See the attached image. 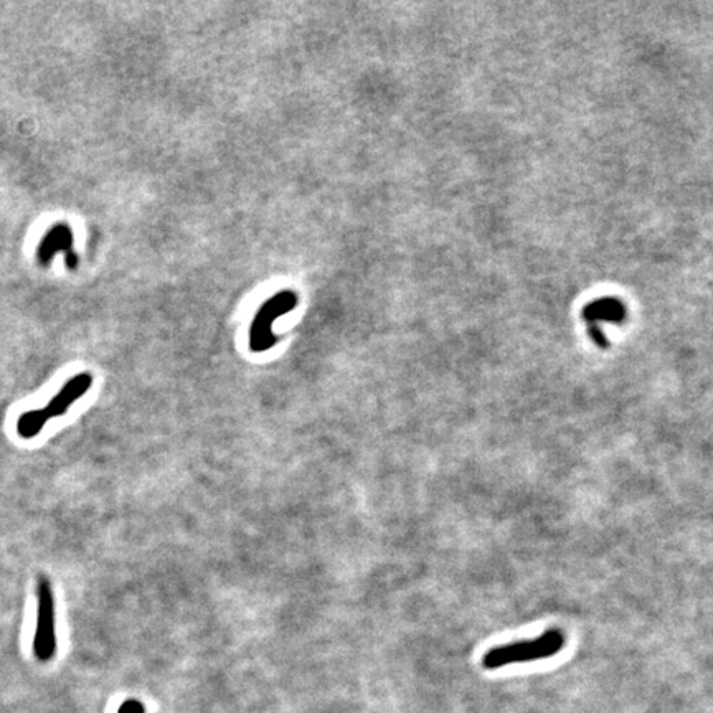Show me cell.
Returning a JSON list of instances; mask_svg holds the SVG:
<instances>
[{
  "instance_id": "6da1fadb",
  "label": "cell",
  "mask_w": 713,
  "mask_h": 713,
  "mask_svg": "<svg viewBox=\"0 0 713 713\" xmlns=\"http://www.w3.org/2000/svg\"><path fill=\"white\" fill-rule=\"evenodd\" d=\"M93 385V375L88 372L78 373L68 380L67 383L60 388V392L46 403L44 408L39 410L25 411L18 416L17 420V433L22 439H32L45 428V425L50 420L58 418V416L67 415L69 406L79 398L86 395V392Z\"/></svg>"
},
{
  "instance_id": "7a4b0ae2",
  "label": "cell",
  "mask_w": 713,
  "mask_h": 713,
  "mask_svg": "<svg viewBox=\"0 0 713 713\" xmlns=\"http://www.w3.org/2000/svg\"><path fill=\"white\" fill-rule=\"evenodd\" d=\"M565 644V636L560 629H550L538 639L514 642V644L499 646L491 649L484 655L482 665L486 669H499L509 664L530 662V660L545 659L555 655Z\"/></svg>"
},
{
  "instance_id": "3957f363",
  "label": "cell",
  "mask_w": 713,
  "mask_h": 713,
  "mask_svg": "<svg viewBox=\"0 0 713 713\" xmlns=\"http://www.w3.org/2000/svg\"><path fill=\"white\" fill-rule=\"evenodd\" d=\"M34 654L40 662H48L56 655V609L53 586L46 575L36 576V626Z\"/></svg>"
},
{
  "instance_id": "277c9868",
  "label": "cell",
  "mask_w": 713,
  "mask_h": 713,
  "mask_svg": "<svg viewBox=\"0 0 713 713\" xmlns=\"http://www.w3.org/2000/svg\"><path fill=\"white\" fill-rule=\"evenodd\" d=\"M298 306V294L291 289L281 291L279 294L262 304L255 321L250 327V349L255 354L266 352L279 342V337L273 332V322L283 314L293 311Z\"/></svg>"
},
{
  "instance_id": "5b68a950",
  "label": "cell",
  "mask_w": 713,
  "mask_h": 713,
  "mask_svg": "<svg viewBox=\"0 0 713 713\" xmlns=\"http://www.w3.org/2000/svg\"><path fill=\"white\" fill-rule=\"evenodd\" d=\"M56 253H63L65 256L73 253V232L68 223H56L46 232L36 248V260L46 266Z\"/></svg>"
},
{
  "instance_id": "8992f818",
  "label": "cell",
  "mask_w": 713,
  "mask_h": 713,
  "mask_svg": "<svg viewBox=\"0 0 713 713\" xmlns=\"http://www.w3.org/2000/svg\"><path fill=\"white\" fill-rule=\"evenodd\" d=\"M585 317H586V321L589 322V326L597 321L619 322V321H622V317H624V309H622L621 304L616 302V301H601V302L593 304V306H589L588 309H586Z\"/></svg>"
},
{
  "instance_id": "52a82bcc",
  "label": "cell",
  "mask_w": 713,
  "mask_h": 713,
  "mask_svg": "<svg viewBox=\"0 0 713 713\" xmlns=\"http://www.w3.org/2000/svg\"><path fill=\"white\" fill-rule=\"evenodd\" d=\"M117 713H144V705L139 700H128L121 705Z\"/></svg>"
}]
</instances>
